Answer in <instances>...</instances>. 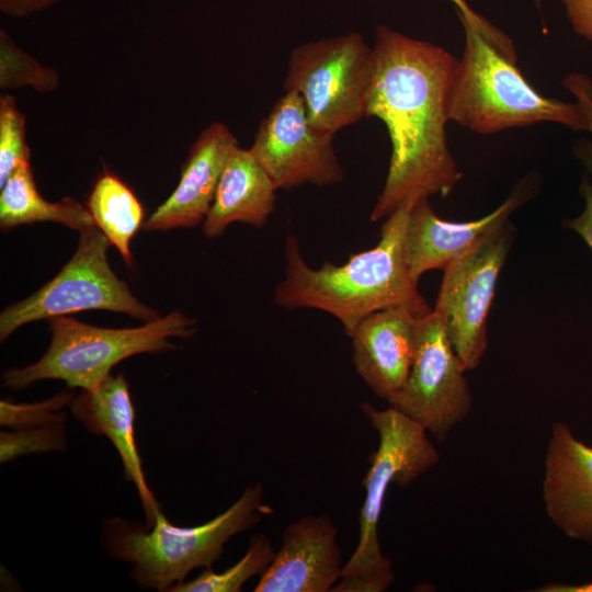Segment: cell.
I'll use <instances>...</instances> for the list:
<instances>
[{
  "label": "cell",
  "mask_w": 592,
  "mask_h": 592,
  "mask_svg": "<svg viewBox=\"0 0 592 592\" xmlns=\"http://www.w3.org/2000/svg\"><path fill=\"white\" fill-rule=\"evenodd\" d=\"M367 117L386 126L391 155L371 220L401 205L449 194L462 173L449 151L446 125L458 59L444 48L380 24Z\"/></svg>",
  "instance_id": "cell-1"
},
{
  "label": "cell",
  "mask_w": 592,
  "mask_h": 592,
  "mask_svg": "<svg viewBox=\"0 0 592 592\" xmlns=\"http://www.w3.org/2000/svg\"><path fill=\"white\" fill-rule=\"evenodd\" d=\"M413 202L385 218L380 239L341 265L326 261L309 266L297 237L285 242V271L274 291V301L285 309L310 308L337 318L349 335L368 315L394 306H408L423 316L432 311L418 291L406 258V231Z\"/></svg>",
  "instance_id": "cell-2"
},
{
  "label": "cell",
  "mask_w": 592,
  "mask_h": 592,
  "mask_svg": "<svg viewBox=\"0 0 592 592\" xmlns=\"http://www.w3.org/2000/svg\"><path fill=\"white\" fill-rule=\"evenodd\" d=\"M460 22L465 45L453 82L451 121L482 135L543 122L590 132L592 87L587 77L571 75L565 82L578 102L548 99L526 81L516 62L474 26Z\"/></svg>",
  "instance_id": "cell-3"
},
{
  "label": "cell",
  "mask_w": 592,
  "mask_h": 592,
  "mask_svg": "<svg viewBox=\"0 0 592 592\" xmlns=\"http://www.w3.org/2000/svg\"><path fill=\"white\" fill-rule=\"evenodd\" d=\"M261 483L249 486L226 511L198 526L170 523L159 511L147 528L114 517L104 522L103 546L113 558L133 565V581L144 589L170 591L196 568H210L225 544L269 513Z\"/></svg>",
  "instance_id": "cell-4"
},
{
  "label": "cell",
  "mask_w": 592,
  "mask_h": 592,
  "mask_svg": "<svg viewBox=\"0 0 592 592\" xmlns=\"http://www.w3.org/2000/svg\"><path fill=\"white\" fill-rule=\"evenodd\" d=\"M363 413L378 433V447L363 480L365 498L358 517V542L332 592H382L394 581L391 561L380 548L378 522L391 485L406 488L434 467L440 454L428 432L391 406L379 410L369 402Z\"/></svg>",
  "instance_id": "cell-5"
},
{
  "label": "cell",
  "mask_w": 592,
  "mask_h": 592,
  "mask_svg": "<svg viewBox=\"0 0 592 592\" xmlns=\"http://www.w3.org/2000/svg\"><path fill=\"white\" fill-rule=\"evenodd\" d=\"M48 321L52 341L46 353L29 366L8 369L4 386L23 388L42 379H61L69 387L92 390L123 360L177 349L169 339H187L196 332V321L181 311L123 329L100 328L66 316Z\"/></svg>",
  "instance_id": "cell-6"
},
{
  "label": "cell",
  "mask_w": 592,
  "mask_h": 592,
  "mask_svg": "<svg viewBox=\"0 0 592 592\" xmlns=\"http://www.w3.org/2000/svg\"><path fill=\"white\" fill-rule=\"evenodd\" d=\"M373 73V47L351 32L293 48L284 89L299 94L314 126L334 135L367 118Z\"/></svg>",
  "instance_id": "cell-7"
},
{
  "label": "cell",
  "mask_w": 592,
  "mask_h": 592,
  "mask_svg": "<svg viewBox=\"0 0 592 592\" xmlns=\"http://www.w3.org/2000/svg\"><path fill=\"white\" fill-rule=\"evenodd\" d=\"M109 246L96 226L80 231L77 249L59 273L1 312V341L27 322L88 309L123 312L146 322L158 319L157 311L140 303L115 275L107 261Z\"/></svg>",
  "instance_id": "cell-8"
},
{
  "label": "cell",
  "mask_w": 592,
  "mask_h": 592,
  "mask_svg": "<svg viewBox=\"0 0 592 592\" xmlns=\"http://www.w3.org/2000/svg\"><path fill=\"white\" fill-rule=\"evenodd\" d=\"M512 231L506 221L443 270L433 310L465 372L475 369L487 350V318Z\"/></svg>",
  "instance_id": "cell-9"
},
{
  "label": "cell",
  "mask_w": 592,
  "mask_h": 592,
  "mask_svg": "<svg viewBox=\"0 0 592 592\" xmlns=\"http://www.w3.org/2000/svg\"><path fill=\"white\" fill-rule=\"evenodd\" d=\"M441 316L432 309L418 318L409 373L389 405L414 420L437 441L468 415L473 397Z\"/></svg>",
  "instance_id": "cell-10"
},
{
  "label": "cell",
  "mask_w": 592,
  "mask_h": 592,
  "mask_svg": "<svg viewBox=\"0 0 592 592\" xmlns=\"http://www.w3.org/2000/svg\"><path fill=\"white\" fill-rule=\"evenodd\" d=\"M333 134L314 126L298 93L285 91L261 122L249 148L277 190L326 186L343 180Z\"/></svg>",
  "instance_id": "cell-11"
},
{
  "label": "cell",
  "mask_w": 592,
  "mask_h": 592,
  "mask_svg": "<svg viewBox=\"0 0 592 592\" xmlns=\"http://www.w3.org/2000/svg\"><path fill=\"white\" fill-rule=\"evenodd\" d=\"M338 534L327 515H305L291 523L253 591L332 592L344 566Z\"/></svg>",
  "instance_id": "cell-12"
},
{
  "label": "cell",
  "mask_w": 592,
  "mask_h": 592,
  "mask_svg": "<svg viewBox=\"0 0 592 592\" xmlns=\"http://www.w3.org/2000/svg\"><path fill=\"white\" fill-rule=\"evenodd\" d=\"M542 501L560 532L592 545V446L578 439L563 421L551 425Z\"/></svg>",
  "instance_id": "cell-13"
},
{
  "label": "cell",
  "mask_w": 592,
  "mask_h": 592,
  "mask_svg": "<svg viewBox=\"0 0 592 592\" xmlns=\"http://www.w3.org/2000/svg\"><path fill=\"white\" fill-rule=\"evenodd\" d=\"M239 146L221 122L205 127L189 149L177 187L143 225L146 231L191 228L204 221L226 166Z\"/></svg>",
  "instance_id": "cell-14"
},
{
  "label": "cell",
  "mask_w": 592,
  "mask_h": 592,
  "mask_svg": "<svg viewBox=\"0 0 592 592\" xmlns=\"http://www.w3.org/2000/svg\"><path fill=\"white\" fill-rule=\"evenodd\" d=\"M522 186L492 213L473 221L454 223L441 219L429 198L413 202L406 231V258L414 281L431 270H444L456 258L475 247L493 230L505 224L510 215L528 197Z\"/></svg>",
  "instance_id": "cell-15"
},
{
  "label": "cell",
  "mask_w": 592,
  "mask_h": 592,
  "mask_svg": "<svg viewBox=\"0 0 592 592\" xmlns=\"http://www.w3.org/2000/svg\"><path fill=\"white\" fill-rule=\"evenodd\" d=\"M419 317L408 306L388 307L365 317L349 334L355 371L377 397L388 401L405 383Z\"/></svg>",
  "instance_id": "cell-16"
},
{
  "label": "cell",
  "mask_w": 592,
  "mask_h": 592,
  "mask_svg": "<svg viewBox=\"0 0 592 592\" xmlns=\"http://www.w3.org/2000/svg\"><path fill=\"white\" fill-rule=\"evenodd\" d=\"M73 417L94 434L105 435L115 446L127 480L134 482L149 528L160 511L147 485L135 437L136 410L123 374L109 375L96 388L83 390L70 403Z\"/></svg>",
  "instance_id": "cell-17"
},
{
  "label": "cell",
  "mask_w": 592,
  "mask_h": 592,
  "mask_svg": "<svg viewBox=\"0 0 592 592\" xmlns=\"http://www.w3.org/2000/svg\"><path fill=\"white\" fill-rule=\"evenodd\" d=\"M276 191L251 151L238 146L226 162L215 198L203 221L204 235L219 237L237 221L261 228L274 212Z\"/></svg>",
  "instance_id": "cell-18"
},
{
  "label": "cell",
  "mask_w": 592,
  "mask_h": 592,
  "mask_svg": "<svg viewBox=\"0 0 592 592\" xmlns=\"http://www.w3.org/2000/svg\"><path fill=\"white\" fill-rule=\"evenodd\" d=\"M41 221L58 223L79 232L95 226L89 209L75 198L45 200L36 187L30 160L0 186V227L9 230Z\"/></svg>",
  "instance_id": "cell-19"
},
{
  "label": "cell",
  "mask_w": 592,
  "mask_h": 592,
  "mask_svg": "<svg viewBox=\"0 0 592 592\" xmlns=\"http://www.w3.org/2000/svg\"><path fill=\"white\" fill-rule=\"evenodd\" d=\"M87 208L110 244L132 266L130 240L144 225V209L134 192L118 177L106 171L94 182Z\"/></svg>",
  "instance_id": "cell-20"
},
{
  "label": "cell",
  "mask_w": 592,
  "mask_h": 592,
  "mask_svg": "<svg viewBox=\"0 0 592 592\" xmlns=\"http://www.w3.org/2000/svg\"><path fill=\"white\" fill-rule=\"evenodd\" d=\"M275 556V550L267 536L258 534L251 538L244 556L223 572H214L210 568L198 577L183 581L172 592H238L252 577L262 574Z\"/></svg>",
  "instance_id": "cell-21"
},
{
  "label": "cell",
  "mask_w": 592,
  "mask_h": 592,
  "mask_svg": "<svg viewBox=\"0 0 592 592\" xmlns=\"http://www.w3.org/2000/svg\"><path fill=\"white\" fill-rule=\"evenodd\" d=\"M59 75L23 50L5 30H0V89L31 88L39 93L55 91Z\"/></svg>",
  "instance_id": "cell-22"
},
{
  "label": "cell",
  "mask_w": 592,
  "mask_h": 592,
  "mask_svg": "<svg viewBox=\"0 0 592 592\" xmlns=\"http://www.w3.org/2000/svg\"><path fill=\"white\" fill-rule=\"evenodd\" d=\"M25 136V116L19 110L15 98L8 93L1 94L0 186L21 163L31 160Z\"/></svg>",
  "instance_id": "cell-23"
},
{
  "label": "cell",
  "mask_w": 592,
  "mask_h": 592,
  "mask_svg": "<svg viewBox=\"0 0 592 592\" xmlns=\"http://www.w3.org/2000/svg\"><path fill=\"white\" fill-rule=\"evenodd\" d=\"M65 423L16 429L0 433V462L8 463L19 456L61 451L66 448Z\"/></svg>",
  "instance_id": "cell-24"
},
{
  "label": "cell",
  "mask_w": 592,
  "mask_h": 592,
  "mask_svg": "<svg viewBox=\"0 0 592 592\" xmlns=\"http://www.w3.org/2000/svg\"><path fill=\"white\" fill-rule=\"evenodd\" d=\"M75 394L61 392L45 401L35 403H13L0 401V423L11 429H23L54 423H65L61 409L70 405Z\"/></svg>",
  "instance_id": "cell-25"
},
{
  "label": "cell",
  "mask_w": 592,
  "mask_h": 592,
  "mask_svg": "<svg viewBox=\"0 0 592 592\" xmlns=\"http://www.w3.org/2000/svg\"><path fill=\"white\" fill-rule=\"evenodd\" d=\"M574 32L592 42V0H560Z\"/></svg>",
  "instance_id": "cell-26"
},
{
  "label": "cell",
  "mask_w": 592,
  "mask_h": 592,
  "mask_svg": "<svg viewBox=\"0 0 592 592\" xmlns=\"http://www.w3.org/2000/svg\"><path fill=\"white\" fill-rule=\"evenodd\" d=\"M580 191L585 202L584 209L578 217L568 220L566 226L579 234L592 249V182L584 179Z\"/></svg>",
  "instance_id": "cell-27"
},
{
  "label": "cell",
  "mask_w": 592,
  "mask_h": 592,
  "mask_svg": "<svg viewBox=\"0 0 592 592\" xmlns=\"http://www.w3.org/2000/svg\"><path fill=\"white\" fill-rule=\"evenodd\" d=\"M58 1L59 0H0V10L8 16L22 19L50 8Z\"/></svg>",
  "instance_id": "cell-28"
},
{
  "label": "cell",
  "mask_w": 592,
  "mask_h": 592,
  "mask_svg": "<svg viewBox=\"0 0 592 592\" xmlns=\"http://www.w3.org/2000/svg\"><path fill=\"white\" fill-rule=\"evenodd\" d=\"M455 7L459 19L466 21L468 24L477 29L485 35H490L496 31V26L492 25L482 15L476 13L466 0H449Z\"/></svg>",
  "instance_id": "cell-29"
},
{
  "label": "cell",
  "mask_w": 592,
  "mask_h": 592,
  "mask_svg": "<svg viewBox=\"0 0 592 592\" xmlns=\"http://www.w3.org/2000/svg\"><path fill=\"white\" fill-rule=\"evenodd\" d=\"M538 592H592V581L580 584L550 583L536 589Z\"/></svg>",
  "instance_id": "cell-30"
},
{
  "label": "cell",
  "mask_w": 592,
  "mask_h": 592,
  "mask_svg": "<svg viewBox=\"0 0 592 592\" xmlns=\"http://www.w3.org/2000/svg\"><path fill=\"white\" fill-rule=\"evenodd\" d=\"M590 133L592 134V126H591V129H590ZM585 160L589 162L591 169H592V144L591 146L589 147V150H588V155L585 157Z\"/></svg>",
  "instance_id": "cell-31"
},
{
  "label": "cell",
  "mask_w": 592,
  "mask_h": 592,
  "mask_svg": "<svg viewBox=\"0 0 592 592\" xmlns=\"http://www.w3.org/2000/svg\"><path fill=\"white\" fill-rule=\"evenodd\" d=\"M532 1L534 2L535 7H536L538 10H540L542 4H543V0H532Z\"/></svg>",
  "instance_id": "cell-32"
}]
</instances>
